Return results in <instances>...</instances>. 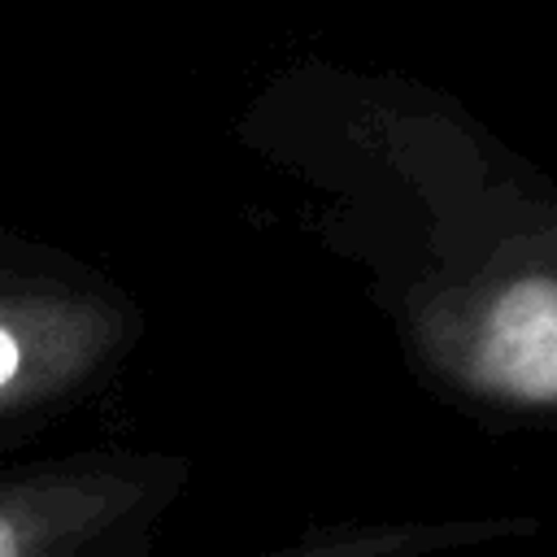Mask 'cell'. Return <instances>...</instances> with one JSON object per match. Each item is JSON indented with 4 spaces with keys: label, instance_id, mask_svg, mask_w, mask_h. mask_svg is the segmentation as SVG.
Here are the masks:
<instances>
[{
    "label": "cell",
    "instance_id": "cell-2",
    "mask_svg": "<svg viewBox=\"0 0 557 557\" xmlns=\"http://www.w3.org/2000/svg\"><path fill=\"white\" fill-rule=\"evenodd\" d=\"M122 326L96 300L0 296V444L83 396L117 357Z\"/></svg>",
    "mask_w": 557,
    "mask_h": 557
},
{
    "label": "cell",
    "instance_id": "cell-3",
    "mask_svg": "<svg viewBox=\"0 0 557 557\" xmlns=\"http://www.w3.org/2000/svg\"><path fill=\"white\" fill-rule=\"evenodd\" d=\"M466 374L483 392L557 405V274H522L483 305L466 344Z\"/></svg>",
    "mask_w": 557,
    "mask_h": 557
},
{
    "label": "cell",
    "instance_id": "cell-4",
    "mask_svg": "<svg viewBox=\"0 0 557 557\" xmlns=\"http://www.w3.org/2000/svg\"><path fill=\"white\" fill-rule=\"evenodd\" d=\"M252 557H344V544H331V540H313V544H283V548H265V553H252Z\"/></svg>",
    "mask_w": 557,
    "mask_h": 557
},
{
    "label": "cell",
    "instance_id": "cell-1",
    "mask_svg": "<svg viewBox=\"0 0 557 557\" xmlns=\"http://www.w3.org/2000/svg\"><path fill=\"white\" fill-rule=\"evenodd\" d=\"M187 487L170 453H70L0 461V557H152Z\"/></svg>",
    "mask_w": 557,
    "mask_h": 557
}]
</instances>
